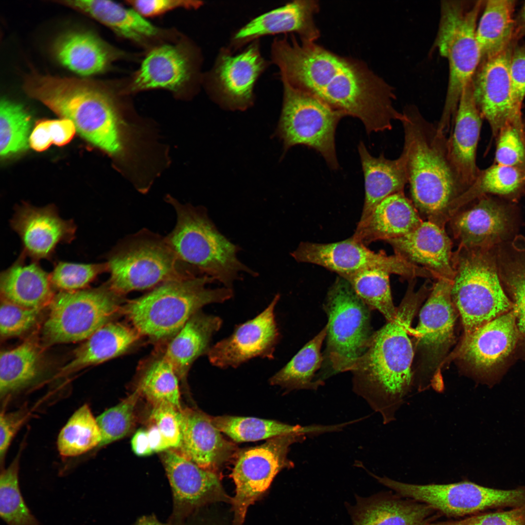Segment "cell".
Segmentation results:
<instances>
[{"label": "cell", "mask_w": 525, "mask_h": 525, "mask_svg": "<svg viewBox=\"0 0 525 525\" xmlns=\"http://www.w3.org/2000/svg\"><path fill=\"white\" fill-rule=\"evenodd\" d=\"M180 413L182 440L176 450L201 468L218 474L238 453L237 446L222 436L210 416L195 408H183Z\"/></svg>", "instance_id": "484cf974"}, {"label": "cell", "mask_w": 525, "mask_h": 525, "mask_svg": "<svg viewBox=\"0 0 525 525\" xmlns=\"http://www.w3.org/2000/svg\"><path fill=\"white\" fill-rule=\"evenodd\" d=\"M324 308L328 317L327 353L332 366L337 372L352 371L372 334L370 308L340 276L328 291Z\"/></svg>", "instance_id": "7c38bea8"}, {"label": "cell", "mask_w": 525, "mask_h": 525, "mask_svg": "<svg viewBox=\"0 0 525 525\" xmlns=\"http://www.w3.org/2000/svg\"><path fill=\"white\" fill-rule=\"evenodd\" d=\"M269 62L261 53L259 40L237 54L223 47L203 81L210 96L221 106L244 110L253 105L255 86Z\"/></svg>", "instance_id": "2e32d148"}, {"label": "cell", "mask_w": 525, "mask_h": 525, "mask_svg": "<svg viewBox=\"0 0 525 525\" xmlns=\"http://www.w3.org/2000/svg\"><path fill=\"white\" fill-rule=\"evenodd\" d=\"M179 381L173 367L163 356L149 366L137 388L153 406L166 404L181 410Z\"/></svg>", "instance_id": "f6af8a7d"}, {"label": "cell", "mask_w": 525, "mask_h": 525, "mask_svg": "<svg viewBox=\"0 0 525 525\" xmlns=\"http://www.w3.org/2000/svg\"><path fill=\"white\" fill-rule=\"evenodd\" d=\"M519 340L515 312L513 309L463 338L458 354L475 373L490 375L508 359Z\"/></svg>", "instance_id": "44dd1931"}, {"label": "cell", "mask_w": 525, "mask_h": 525, "mask_svg": "<svg viewBox=\"0 0 525 525\" xmlns=\"http://www.w3.org/2000/svg\"><path fill=\"white\" fill-rule=\"evenodd\" d=\"M122 297L107 282L92 289L60 291L49 304L44 340L49 344L85 341L122 311Z\"/></svg>", "instance_id": "30bf717a"}, {"label": "cell", "mask_w": 525, "mask_h": 525, "mask_svg": "<svg viewBox=\"0 0 525 525\" xmlns=\"http://www.w3.org/2000/svg\"><path fill=\"white\" fill-rule=\"evenodd\" d=\"M131 446L134 453L140 456H147L153 453L146 430L140 429L137 431L132 438Z\"/></svg>", "instance_id": "94428289"}, {"label": "cell", "mask_w": 525, "mask_h": 525, "mask_svg": "<svg viewBox=\"0 0 525 525\" xmlns=\"http://www.w3.org/2000/svg\"><path fill=\"white\" fill-rule=\"evenodd\" d=\"M451 296L464 329L463 337L513 309L499 276L495 248L453 252Z\"/></svg>", "instance_id": "52a82bcc"}, {"label": "cell", "mask_w": 525, "mask_h": 525, "mask_svg": "<svg viewBox=\"0 0 525 525\" xmlns=\"http://www.w3.org/2000/svg\"><path fill=\"white\" fill-rule=\"evenodd\" d=\"M365 179V197L361 216L358 224L365 221L375 207L387 196L403 192L408 182L407 156L403 150L395 159L386 158L381 154L372 156L364 143L358 146Z\"/></svg>", "instance_id": "1f68e13d"}, {"label": "cell", "mask_w": 525, "mask_h": 525, "mask_svg": "<svg viewBox=\"0 0 525 525\" xmlns=\"http://www.w3.org/2000/svg\"><path fill=\"white\" fill-rule=\"evenodd\" d=\"M140 396L137 388L120 403L97 417L102 437L98 447L120 439L131 432L135 424V409Z\"/></svg>", "instance_id": "c3c4849f"}, {"label": "cell", "mask_w": 525, "mask_h": 525, "mask_svg": "<svg viewBox=\"0 0 525 525\" xmlns=\"http://www.w3.org/2000/svg\"><path fill=\"white\" fill-rule=\"evenodd\" d=\"M25 257L21 253L1 273V297L24 307L41 309L54 296L50 274L37 261L26 264Z\"/></svg>", "instance_id": "d6a6232c"}, {"label": "cell", "mask_w": 525, "mask_h": 525, "mask_svg": "<svg viewBox=\"0 0 525 525\" xmlns=\"http://www.w3.org/2000/svg\"><path fill=\"white\" fill-rule=\"evenodd\" d=\"M280 298L276 295L262 313L211 346L207 354L210 363L220 368H236L255 357L273 359L280 338L275 315Z\"/></svg>", "instance_id": "e0dca14e"}, {"label": "cell", "mask_w": 525, "mask_h": 525, "mask_svg": "<svg viewBox=\"0 0 525 525\" xmlns=\"http://www.w3.org/2000/svg\"><path fill=\"white\" fill-rule=\"evenodd\" d=\"M211 420L217 429L236 442L268 439L297 433L313 436L330 430L329 425H293L278 420L249 417L223 415L211 416Z\"/></svg>", "instance_id": "74e56055"}, {"label": "cell", "mask_w": 525, "mask_h": 525, "mask_svg": "<svg viewBox=\"0 0 525 525\" xmlns=\"http://www.w3.org/2000/svg\"><path fill=\"white\" fill-rule=\"evenodd\" d=\"M18 455L0 477V515L7 525H40L22 496L18 482Z\"/></svg>", "instance_id": "7dc6e473"}, {"label": "cell", "mask_w": 525, "mask_h": 525, "mask_svg": "<svg viewBox=\"0 0 525 525\" xmlns=\"http://www.w3.org/2000/svg\"><path fill=\"white\" fill-rule=\"evenodd\" d=\"M49 125L52 143L59 146L70 142L76 131L73 122L65 118L49 120Z\"/></svg>", "instance_id": "680465c9"}, {"label": "cell", "mask_w": 525, "mask_h": 525, "mask_svg": "<svg viewBox=\"0 0 525 525\" xmlns=\"http://www.w3.org/2000/svg\"><path fill=\"white\" fill-rule=\"evenodd\" d=\"M396 254L430 271L436 277L453 280L452 242L445 228L422 221L410 232L386 241Z\"/></svg>", "instance_id": "4316f807"}, {"label": "cell", "mask_w": 525, "mask_h": 525, "mask_svg": "<svg viewBox=\"0 0 525 525\" xmlns=\"http://www.w3.org/2000/svg\"><path fill=\"white\" fill-rule=\"evenodd\" d=\"M41 357L34 342H25L17 347L0 352L1 397L18 391L32 384L40 372Z\"/></svg>", "instance_id": "b9f144b4"}, {"label": "cell", "mask_w": 525, "mask_h": 525, "mask_svg": "<svg viewBox=\"0 0 525 525\" xmlns=\"http://www.w3.org/2000/svg\"><path fill=\"white\" fill-rule=\"evenodd\" d=\"M482 119L474 100L472 81L463 89L453 131L448 139L449 158L460 195L474 183L480 170L476 153Z\"/></svg>", "instance_id": "d4e9b609"}, {"label": "cell", "mask_w": 525, "mask_h": 525, "mask_svg": "<svg viewBox=\"0 0 525 525\" xmlns=\"http://www.w3.org/2000/svg\"><path fill=\"white\" fill-rule=\"evenodd\" d=\"M88 16L106 26L117 35L141 42L159 35L160 30L134 9L104 0L53 1Z\"/></svg>", "instance_id": "e575fe53"}, {"label": "cell", "mask_w": 525, "mask_h": 525, "mask_svg": "<svg viewBox=\"0 0 525 525\" xmlns=\"http://www.w3.org/2000/svg\"><path fill=\"white\" fill-rule=\"evenodd\" d=\"M513 43L496 56L483 60L472 79L476 105L495 138L507 121L522 116V106L513 94L509 76Z\"/></svg>", "instance_id": "ac0fdd59"}, {"label": "cell", "mask_w": 525, "mask_h": 525, "mask_svg": "<svg viewBox=\"0 0 525 525\" xmlns=\"http://www.w3.org/2000/svg\"><path fill=\"white\" fill-rule=\"evenodd\" d=\"M150 445L154 452H164L169 448L158 427L153 423L146 430Z\"/></svg>", "instance_id": "6125c7cd"}, {"label": "cell", "mask_w": 525, "mask_h": 525, "mask_svg": "<svg viewBox=\"0 0 525 525\" xmlns=\"http://www.w3.org/2000/svg\"><path fill=\"white\" fill-rule=\"evenodd\" d=\"M282 83V107L277 132L285 151L298 144L307 146L319 153L331 169H338L335 130L346 115L312 95Z\"/></svg>", "instance_id": "8fae6325"}, {"label": "cell", "mask_w": 525, "mask_h": 525, "mask_svg": "<svg viewBox=\"0 0 525 525\" xmlns=\"http://www.w3.org/2000/svg\"><path fill=\"white\" fill-rule=\"evenodd\" d=\"M271 62L281 81L307 92L346 116L359 119L367 132L392 129L405 118L394 107V90L357 59L338 55L314 41L276 37Z\"/></svg>", "instance_id": "6da1fadb"}, {"label": "cell", "mask_w": 525, "mask_h": 525, "mask_svg": "<svg viewBox=\"0 0 525 525\" xmlns=\"http://www.w3.org/2000/svg\"><path fill=\"white\" fill-rule=\"evenodd\" d=\"M214 281L206 275L171 280L128 301L122 311L140 335L155 340L175 335L204 306L232 298L233 289L206 287Z\"/></svg>", "instance_id": "5b68a950"}, {"label": "cell", "mask_w": 525, "mask_h": 525, "mask_svg": "<svg viewBox=\"0 0 525 525\" xmlns=\"http://www.w3.org/2000/svg\"><path fill=\"white\" fill-rule=\"evenodd\" d=\"M105 272H108L106 262L83 263L59 262L50 276L53 287L61 291H75L85 289Z\"/></svg>", "instance_id": "f907efd6"}, {"label": "cell", "mask_w": 525, "mask_h": 525, "mask_svg": "<svg viewBox=\"0 0 525 525\" xmlns=\"http://www.w3.org/2000/svg\"><path fill=\"white\" fill-rule=\"evenodd\" d=\"M22 88L30 97L71 121L81 136L113 160L122 158L133 147L136 121L105 84L31 70L23 77Z\"/></svg>", "instance_id": "7a4b0ae2"}, {"label": "cell", "mask_w": 525, "mask_h": 525, "mask_svg": "<svg viewBox=\"0 0 525 525\" xmlns=\"http://www.w3.org/2000/svg\"><path fill=\"white\" fill-rule=\"evenodd\" d=\"M195 74L193 59L187 50L179 45H164L147 54L126 90L136 92L163 88L177 92Z\"/></svg>", "instance_id": "83f0119b"}, {"label": "cell", "mask_w": 525, "mask_h": 525, "mask_svg": "<svg viewBox=\"0 0 525 525\" xmlns=\"http://www.w3.org/2000/svg\"><path fill=\"white\" fill-rule=\"evenodd\" d=\"M318 1L298 0L262 14L245 24L232 35L228 47L233 52L260 37L278 34L296 33L300 40L314 41L320 31L314 16L319 10Z\"/></svg>", "instance_id": "cb8c5ba5"}, {"label": "cell", "mask_w": 525, "mask_h": 525, "mask_svg": "<svg viewBox=\"0 0 525 525\" xmlns=\"http://www.w3.org/2000/svg\"><path fill=\"white\" fill-rule=\"evenodd\" d=\"M452 282L445 278L436 279L417 327L410 330L419 347L434 364L443 357L454 339L457 310L451 296Z\"/></svg>", "instance_id": "603a6c76"}, {"label": "cell", "mask_w": 525, "mask_h": 525, "mask_svg": "<svg viewBox=\"0 0 525 525\" xmlns=\"http://www.w3.org/2000/svg\"><path fill=\"white\" fill-rule=\"evenodd\" d=\"M356 499L348 508L353 525H428L440 514L424 503L396 493Z\"/></svg>", "instance_id": "f1b7e54d"}, {"label": "cell", "mask_w": 525, "mask_h": 525, "mask_svg": "<svg viewBox=\"0 0 525 525\" xmlns=\"http://www.w3.org/2000/svg\"><path fill=\"white\" fill-rule=\"evenodd\" d=\"M132 8L143 17H153L177 8L197 9L203 5L197 0H128Z\"/></svg>", "instance_id": "11a10c76"}, {"label": "cell", "mask_w": 525, "mask_h": 525, "mask_svg": "<svg viewBox=\"0 0 525 525\" xmlns=\"http://www.w3.org/2000/svg\"><path fill=\"white\" fill-rule=\"evenodd\" d=\"M381 484L403 497L424 503L439 513L450 517H464L490 509L514 507L517 501L515 491L484 487L471 481L449 484L419 485L403 483L386 476L375 475Z\"/></svg>", "instance_id": "5bb4252c"}, {"label": "cell", "mask_w": 525, "mask_h": 525, "mask_svg": "<svg viewBox=\"0 0 525 525\" xmlns=\"http://www.w3.org/2000/svg\"><path fill=\"white\" fill-rule=\"evenodd\" d=\"M161 459L173 492L175 517L182 518L207 504L231 501L218 474L201 468L175 449L164 451Z\"/></svg>", "instance_id": "ffe728a7"}, {"label": "cell", "mask_w": 525, "mask_h": 525, "mask_svg": "<svg viewBox=\"0 0 525 525\" xmlns=\"http://www.w3.org/2000/svg\"><path fill=\"white\" fill-rule=\"evenodd\" d=\"M166 199L175 210L177 221L165 239L182 262L231 289L241 272L257 276L238 258L240 248L218 230L205 209L183 205L169 195Z\"/></svg>", "instance_id": "8992f818"}, {"label": "cell", "mask_w": 525, "mask_h": 525, "mask_svg": "<svg viewBox=\"0 0 525 525\" xmlns=\"http://www.w3.org/2000/svg\"><path fill=\"white\" fill-rule=\"evenodd\" d=\"M403 150L413 204L427 221L444 228L459 192L449 160L448 139L416 108L404 110Z\"/></svg>", "instance_id": "277c9868"}, {"label": "cell", "mask_w": 525, "mask_h": 525, "mask_svg": "<svg viewBox=\"0 0 525 525\" xmlns=\"http://www.w3.org/2000/svg\"><path fill=\"white\" fill-rule=\"evenodd\" d=\"M415 279L409 280L396 317L372 334L352 371L354 392L381 416L384 424L396 420L412 385L411 324L417 307L431 290L425 282L415 292Z\"/></svg>", "instance_id": "3957f363"}, {"label": "cell", "mask_w": 525, "mask_h": 525, "mask_svg": "<svg viewBox=\"0 0 525 525\" xmlns=\"http://www.w3.org/2000/svg\"><path fill=\"white\" fill-rule=\"evenodd\" d=\"M515 5L512 0L487 1L476 30L481 62L499 54L513 42Z\"/></svg>", "instance_id": "ab89813d"}, {"label": "cell", "mask_w": 525, "mask_h": 525, "mask_svg": "<svg viewBox=\"0 0 525 525\" xmlns=\"http://www.w3.org/2000/svg\"><path fill=\"white\" fill-rule=\"evenodd\" d=\"M10 224L21 239V253L37 262L51 259L58 244L70 243L76 231L73 221L62 218L52 205L23 203L16 208Z\"/></svg>", "instance_id": "d6986e66"}, {"label": "cell", "mask_w": 525, "mask_h": 525, "mask_svg": "<svg viewBox=\"0 0 525 525\" xmlns=\"http://www.w3.org/2000/svg\"><path fill=\"white\" fill-rule=\"evenodd\" d=\"M450 219L449 222L458 247L490 249L507 239L512 228L508 208L486 195L472 201Z\"/></svg>", "instance_id": "7402d4cb"}, {"label": "cell", "mask_w": 525, "mask_h": 525, "mask_svg": "<svg viewBox=\"0 0 525 525\" xmlns=\"http://www.w3.org/2000/svg\"><path fill=\"white\" fill-rule=\"evenodd\" d=\"M181 410L166 404L153 406L150 418L158 428L169 449H178L181 443Z\"/></svg>", "instance_id": "f5cc1de1"}, {"label": "cell", "mask_w": 525, "mask_h": 525, "mask_svg": "<svg viewBox=\"0 0 525 525\" xmlns=\"http://www.w3.org/2000/svg\"><path fill=\"white\" fill-rule=\"evenodd\" d=\"M102 439L96 419L88 404L71 416L59 432L57 449L62 456L74 457L98 447Z\"/></svg>", "instance_id": "7bdbcfd3"}, {"label": "cell", "mask_w": 525, "mask_h": 525, "mask_svg": "<svg viewBox=\"0 0 525 525\" xmlns=\"http://www.w3.org/2000/svg\"><path fill=\"white\" fill-rule=\"evenodd\" d=\"M136 525H174L172 524H163L159 522L157 518L153 516H144L140 518L136 523Z\"/></svg>", "instance_id": "be15d7a7"}, {"label": "cell", "mask_w": 525, "mask_h": 525, "mask_svg": "<svg viewBox=\"0 0 525 525\" xmlns=\"http://www.w3.org/2000/svg\"><path fill=\"white\" fill-rule=\"evenodd\" d=\"M495 138L494 163L525 169V120L523 115L507 121Z\"/></svg>", "instance_id": "681fc988"}, {"label": "cell", "mask_w": 525, "mask_h": 525, "mask_svg": "<svg viewBox=\"0 0 525 525\" xmlns=\"http://www.w3.org/2000/svg\"><path fill=\"white\" fill-rule=\"evenodd\" d=\"M306 436L300 433L281 435L238 452L231 474L236 487L231 501L232 525H243L248 507L268 489L278 472L294 467L288 457L290 447Z\"/></svg>", "instance_id": "4fadbf2b"}, {"label": "cell", "mask_w": 525, "mask_h": 525, "mask_svg": "<svg viewBox=\"0 0 525 525\" xmlns=\"http://www.w3.org/2000/svg\"><path fill=\"white\" fill-rule=\"evenodd\" d=\"M28 412L21 408L12 412L4 411L0 416V458L1 464L4 462L9 446L26 418Z\"/></svg>", "instance_id": "9f6ffc18"}, {"label": "cell", "mask_w": 525, "mask_h": 525, "mask_svg": "<svg viewBox=\"0 0 525 525\" xmlns=\"http://www.w3.org/2000/svg\"><path fill=\"white\" fill-rule=\"evenodd\" d=\"M106 262L110 273L106 282L122 296L200 275L179 259L165 237L145 230L121 241L108 253Z\"/></svg>", "instance_id": "ba28073f"}, {"label": "cell", "mask_w": 525, "mask_h": 525, "mask_svg": "<svg viewBox=\"0 0 525 525\" xmlns=\"http://www.w3.org/2000/svg\"><path fill=\"white\" fill-rule=\"evenodd\" d=\"M53 143L51 136L49 120L38 121L29 137V144L37 152L47 149Z\"/></svg>", "instance_id": "91938a15"}, {"label": "cell", "mask_w": 525, "mask_h": 525, "mask_svg": "<svg viewBox=\"0 0 525 525\" xmlns=\"http://www.w3.org/2000/svg\"><path fill=\"white\" fill-rule=\"evenodd\" d=\"M41 309L24 307L1 298L0 334L4 338L20 336L34 326Z\"/></svg>", "instance_id": "816d5d0a"}, {"label": "cell", "mask_w": 525, "mask_h": 525, "mask_svg": "<svg viewBox=\"0 0 525 525\" xmlns=\"http://www.w3.org/2000/svg\"><path fill=\"white\" fill-rule=\"evenodd\" d=\"M52 51L59 63L83 76L105 72L122 55L120 51L89 31L63 33L54 40Z\"/></svg>", "instance_id": "f546056e"}, {"label": "cell", "mask_w": 525, "mask_h": 525, "mask_svg": "<svg viewBox=\"0 0 525 525\" xmlns=\"http://www.w3.org/2000/svg\"><path fill=\"white\" fill-rule=\"evenodd\" d=\"M140 335L133 327L110 321L95 332L75 350L72 359L60 373H70L116 357L131 348Z\"/></svg>", "instance_id": "d590c367"}, {"label": "cell", "mask_w": 525, "mask_h": 525, "mask_svg": "<svg viewBox=\"0 0 525 525\" xmlns=\"http://www.w3.org/2000/svg\"><path fill=\"white\" fill-rule=\"evenodd\" d=\"M509 72L514 97L518 104L522 106L525 97V46L514 47Z\"/></svg>", "instance_id": "6f0895ef"}, {"label": "cell", "mask_w": 525, "mask_h": 525, "mask_svg": "<svg viewBox=\"0 0 525 525\" xmlns=\"http://www.w3.org/2000/svg\"><path fill=\"white\" fill-rule=\"evenodd\" d=\"M31 117L21 104L5 98L0 103V155L5 158L28 148Z\"/></svg>", "instance_id": "bcb514c9"}, {"label": "cell", "mask_w": 525, "mask_h": 525, "mask_svg": "<svg viewBox=\"0 0 525 525\" xmlns=\"http://www.w3.org/2000/svg\"><path fill=\"white\" fill-rule=\"evenodd\" d=\"M422 221L413 203L400 192L379 203L365 221L358 224L352 236L365 245L386 241L410 232Z\"/></svg>", "instance_id": "4dcf8cb0"}, {"label": "cell", "mask_w": 525, "mask_h": 525, "mask_svg": "<svg viewBox=\"0 0 525 525\" xmlns=\"http://www.w3.org/2000/svg\"><path fill=\"white\" fill-rule=\"evenodd\" d=\"M222 322L219 316L200 310L174 335L163 356L171 364L179 380L186 382L194 361L208 354L212 337L220 330Z\"/></svg>", "instance_id": "836d02e7"}, {"label": "cell", "mask_w": 525, "mask_h": 525, "mask_svg": "<svg viewBox=\"0 0 525 525\" xmlns=\"http://www.w3.org/2000/svg\"><path fill=\"white\" fill-rule=\"evenodd\" d=\"M495 252L501 282L514 305L520 340L525 342V238L516 236Z\"/></svg>", "instance_id": "8d00e7d4"}, {"label": "cell", "mask_w": 525, "mask_h": 525, "mask_svg": "<svg viewBox=\"0 0 525 525\" xmlns=\"http://www.w3.org/2000/svg\"><path fill=\"white\" fill-rule=\"evenodd\" d=\"M428 525H525V505L508 510L483 512L458 520L433 522Z\"/></svg>", "instance_id": "db71d44e"}, {"label": "cell", "mask_w": 525, "mask_h": 525, "mask_svg": "<svg viewBox=\"0 0 525 525\" xmlns=\"http://www.w3.org/2000/svg\"><path fill=\"white\" fill-rule=\"evenodd\" d=\"M525 193V169L494 163L480 170L471 186L453 203L450 218L457 211L478 198L494 194L517 200Z\"/></svg>", "instance_id": "f35d334b"}, {"label": "cell", "mask_w": 525, "mask_h": 525, "mask_svg": "<svg viewBox=\"0 0 525 525\" xmlns=\"http://www.w3.org/2000/svg\"><path fill=\"white\" fill-rule=\"evenodd\" d=\"M482 5L478 1L468 8L462 0H443L435 42L440 54L448 60L449 76L438 129L447 132L452 124L465 86L472 81L481 62L476 38V21Z\"/></svg>", "instance_id": "9c48e42d"}, {"label": "cell", "mask_w": 525, "mask_h": 525, "mask_svg": "<svg viewBox=\"0 0 525 525\" xmlns=\"http://www.w3.org/2000/svg\"><path fill=\"white\" fill-rule=\"evenodd\" d=\"M389 273L379 269H368L340 276L350 285L359 298L370 309L377 310L387 321L397 314L389 283Z\"/></svg>", "instance_id": "ee69618b"}, {"label": "cell", "mask_w": 525, "mask_h": 525, "mask_svg": "<svg viewBox=\"0 0 525 525\" xmlns=\"http://www.w3.org/2000/svg\"><path fill=\"white\" fill-rule=\"evenodd\" d=\"M327 331L326 325L270 378V384L280 386L287 391L316 390L323 385L322 380L315 381L314 378L323 361L321 348Z\"/></svg>", "instance_id": "60d3db41"}, {"label": "cell", "mask_w": 525, "mask_h": 525, "mask_svg": "<svg viewBox=\"0 0 525 525\" xmlns=\"http://www.w3.org/2000/svg\"><path fill=\"white\" fill-rule=\"evenodd\" d=\"M521 28L525 34V3L523 7L521 14Z\"/></svg>", "instance_id": "e7e4bbea"}, {"label": "cell", "mask_w": 525, "mask_h": 525, "mask_svg": "<svg viewBox=\"0 0 525 525\" xmlns=\"http://www.w3.org/2000/svg\"><path fill=\"white\" fill-rule=\"evenodd\" d=\"M299 262L321 266L339 276L368 269H379L408 280L417 277L434 278L433 274L395 254L375 252L352 236L331 243L301 242L291 253Z\"/></svg>", "instance_id": "9a60e30c"}]
</instances>
